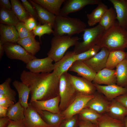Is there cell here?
<instances>
[{
    "label": "cell",
    "mask_w": 127,
    "mask_h": 127,
    "mask_svg": "<svg viewBox=\"0 0 127 127\" xmlns=\"http://www.w3.org/2000/svg\"><path fill=\"white\" fill-rule=\"evenodd\" d=\"M60 77L54 72L51 73H33L24 70L20 79L30 91V102L44 100L59 95Z\"/></svg>",
    "instance_id": "cell-1"
},
{
    "label": "cell",
    "mask_w": 127,
    "mask_h": 127,
    "mask_svg": "<svg viewBox=\"0 0 127 127\" xmlns=\"http://www.w3.org/2000/svg\"><path fill=\"white\" fill-rule=\"evenodd\" d=\"M96 45L101 48L105 47L110 51L124 50L127 48V30L116 21L112 27L105 31Z\"/></svg>",
    "instance_id": "cell-2"
},
{
    "label": "cell",
    "mask_w": 127,
    "mask_h": 127,
    "mask_svg": "<svg viewBox=\"0 0 127 127\" xmlns=\"http://www.w3.org/2000/svg\"><path fill=\"white\" fill-rule=\"evenodd\" d=\"M87 27L86 23L79 18L59 15L56 16L52 34L54 36H72L83 32Z\"/></svg>",
    "instance_id": "cell-3"
},
{
    "label": "cell",
    "mask_w": 127,
    "mask_h": 127,
    "mask_svg": "<svg viewBox=\"0 0 127 127\" xmlns=\"http://www.w3.org/2000/svg\"><path fill=\"white\" fill-rule=\"evenodd\" d=\"M79 39L78 36H54L51 40V47L47 54L48 56L55 63L57 62L64 56L69 48L76 45Z\"/></svg>",
    "instance_id": "cell-4"
},
{
    "label": "cell",
    "mask_w": 127,
    "mask_h": 127,
    "mask_svg": "<svg viewBox=\"0 0 127 127\" xmlns=\"http://www.w3.org/2000/svg\"><path fill=\"white\" fill-rule=\"evenodd\" d=\"M59 91L60 99L59 107L61 112L65 110L72 102L78 93L67 72L63 73L60 77Z\"/></svg>",
    "instance_id": "cell-5"
},
{
    "label": "cell",
    "mask_w": 127,
    "mask_h": 127,
    "mask_svg": "<svg viewBox=\"0 0 127 127\" xmlns=\"http://www.w3.org/2000/svg\"><path fill=\"white\" fill-rule=\"evenodd\" d=\"M105 31L99 24L94 27L86 28L83 32V41L78 42L74 46L73 51L77 54L91 48L97 44Z\"/></svg>",
    "instance_id": "cell-6"
},
{
    "label": "cell",
    "mask_w": 127,
    "mask_h": 127,
    "mask_svg": "<svg viewBox=\"0 0 127 127\" xmlns=\"http://www.w3.org/2000/svg\"><path fill=\"white\" fill-rule=\"evenodd\" d=\"M3 45L6 56L10 59L20 60L26 64L36 58L19 44L6 43Z\"/></svg>",
    "instance_id": "cell-7"
},
{
    "label": "cell",
    "mask_w": 127,
    "mask_h": 127,
    "mask_svg": "<svg viewBox=\"0 0 127 127\" xmlns=\"http://www.w3.org/2000/svg\"><path fill=\"white\" fill-rule=\"evenodd\" d=\"M93 96V95H87L78 93L72 102L65 110L60 113L64 119L78 114L85 108Z\"/></svg>",
    "instance_id": "cell-8"
},
{
    "label": "cell",
    "mask_w": 127,
    "mask_h": 127,
    "mask_svg": "<svg viewBox=\"0 0 127 127\" xmlns=\"http://www.w3.org/2000/svg\"><path fill=\"white\" fill-rule=\"evenodd\" d=\"M53 61L48 56L43 59L36 58L26 64V67L29 71L33 73H50L54 69Z\"/></svg>",
    "instance_id": "cell-9"
},
{
    "label": "cell",
    "mask_w": 127,
    "mask_h": 127,
    "mask_svg": "<svg viewBox=\"0 0 127 127\" xmlns=\"http://www.w3.org/2000/svg\"><path fill=\"white\" fill-rule=\"evenodd\" d=\"M101 2L99 0H66L59 15L67 16L70 13L81 10L86 5H98Z\"/></svg>",
    "instance_id": "cell-10"
},
{
    "label": "cell",
    "mask_w": 127,
    "mask_h": 127,
    "mask_svg": "<svg viewBox=\"0 0 127 127\" xmlns=\"http://www.w3.org/2000/svg\"><path fill=\"white\" fill-rule=\"evenodd\" d=\"M93 95L85 108L93 110L101 115L106 113L110 101L103 94L97 91Z\"/></svg>",
    "instance_id": "cell-11"
},
{
    "label": "cell",
    "mask_w": 127,
    "mask_h": 127,
    "mask_svg": "<svg viewBox=\"0 0 127 127\" xmlns=\"http://www.w3.org/2000/svg\"><path fill=\"white\" fill-rule=\"evenodd\" d=\"M110 51L105 47H102L100 51L91 59L84 61L96 73L106 68L107 60Z\"/></svg>",
    "instance_id": "cell-12"
},
{
    "label": "cell",
    "mask_w": 127,
    "mask_h": 127,
    "mask_svg": "<svg viewBox=\"0 0 127 127\" xmlns=\"http://www.w3.org/2000/svg\"><path fill=\"white\" fill-rule=\"evenodd\" d=\"M70 79L78 92L87 95H93L96 91L91 82L82 77L69 73Z\"/></svg>",
    "instance_id": "cell-13"
},
{
    "label": "cell",
    "mask_w": 127,
    "mask_h": 127,
    "mask_svg": "<svg viewBox=\"0 0 127 127\" xmlns=\"http://www.w3.org/2000/svg\"><path fill=\"white\" fill-rule=\"evenodd\" d=\"M24 113L25 119L24 122L26 127H50L29 104L28 108H24Z\"/></svg>",
    "instance_id": "cell-14"
},
{
    "label": "cell",
    "mask_w": 127,
    "mask_h": 127,
    "mask_svg": "<svg viewBox=\"0 0 127 127\" xmlns=\"http://www.w3.org/2000/svg\"><path fill=\"white\" fill-rule=\"evenodd\" d=\"M60 99L59 95L44 100H35L30 102L29 104L34 108L47 111L53 113H60L59 104Z\"/></svg>",
    "instance_id": "cell-15"
},
{
    "label": "cell",
    "mask_w": 127,
    "mask_h": 127,
    "mask_svg": "<svg viewBox=\"0 0 127 127\" xmlns=\"http://www.w3.org/2000/svg\"><path fill=\"white\" fill-rule=\"evenodd\" d=\"M94 84L96 91L103 94L110 101L127 93V88L119 86L116 84L107 85Z\"/></svg>",
    "instance_id": "cell-16"
},
{
    "label": "cell",
    "mask_w": 127,
    "mask_h": 127,
    "mask_svg": "<svg viewBox=\"0 0 127 127\" xmlns=\"http://www.w3.org/2000/svg\"><path fill=\"white\" fill-rule=\"evenodd\" d=\"M76 55L73 51L66 52L62 58L54 64L53 71L60 77L63 73L67 72L73 63L76 60Z\"/></svg>",
    "instance_id": "cell-17"
},
{
    "label": "cell",
    "mask_w": 127,
    "mask_h": 127,
    "mask_svg": "<svg viewBox=\"0 0 127 127\" xmlns=\"http://www.w3.org/2000/svg\"><path fill=\"white\" fill-rule=\"evenodd\" d=\"M110 1L115 9L119 24L127 30V0H110Z\"/></svg>",
    "instance_id": "cell-18"
},
{
    "label": "cell",
    "mask_w": 127,
    "mask_h": 127,
    "mask_svg": "<svg viewBox=\"0 0 127 127\" xmlns=\"http://www.w3.org/2000/svg\"><path fill=\"white\" fill-rule=\"evenodd\" d=\"M92 82L94 84L107 85L116 84L115 70L105 68L96 73Z\"/></svg>",
    "instance_id": "cell-19"
},
{
    "label": "cell",
    "mask_w": 127,
    "mask_h": 127,
    "mask_svg": "<svg viewBox=\"0 0 127 127\" xmlns=\"http://www.w3.org/2000/svg\"><path fill=\"white\" fill-rule=\"evenodd\" d=\"M68 70L76 72L78 75L91 82L96 74L84 61L78 60L73 63Z\"/></svg>",
    "instance_id": "cell-20"
},
{
    "label": "cell",
    "mask_w": 127,
    "mask_h": 127,
    "mask_svg": "<svg viewBox=\"0 0 127 127\" xmlns=\"http://www.w3.org/2000/svg\"><path fill=\"white\" fill-rule=\"evenodd\" d=\"M0 41L3 44L6 43H17L19 39L15 26L0 23Z\"/></svg>",
    "instance_id": "cell-21"
},
{
    "label": "cell",
    "mask_w": 127,
    "mask_h": 127,
    "mask_svg": "<svg viewBox=\"0 0 127 127\" xmlns=\"http://www.w3.org/2000/svg\"><path fill=\"white\" fill-rule=\"evenodd\" d=\"M28 1L36 11L37 18L40 24H50L53 29L55 25L56 16L40 5L34 2L32 0H29Z\"/></svg>",
    "instance_id": "cell-22"
},
{
    "label": "cell",
    "mask_w": 127,
    "mask_h": 127,
    "mask_svg": "<svg viewBox=\"0 0 127 127\" xmlns=\"http://www.w3.org/2000/svg\"><path fill=\"white\" fill-rule=\"evenodd\" d=\"M106 113L113 118L124 121L127 116V109L121 103L114 99L110 101Z\"/></svg>",
    "instance_id": "cell-23"
},
{
    "label": "cell",
    "mask_w": 127,
    "mask_h": 127,
    "mask_svg": "<svg viewBox=\"0 0 127 127\" xmlns=\"http://www.w3.org/2000/svg\"><path fill=\"white\" fill-rule=\"evenodd\" d=\"M33 108L50 127H59L62 122L64 120L61 113H53L47 111Z\"/></svg>",
    "instance_id": "cell-24"
},
{
    "label": "cell",
    "mask_w": 127,
    "mask_h": 127,
    "mask_svg": "<svg viewBox=\"0 0 127 127\" xmlns=\"http://www.w3.org/2000/svg\"><path fill=\"white\" fill-rule=\"evenodd\" d=\"M33 34L18 40L17 43L22 46L28 53L35 56L40 50V43L37 41Z\"/></svg>",
    "instance_id": "cell-25"
},
{
    "label": "cell",
    "mask_w": 127,
    "mask_h": 127,
    "mask_svg": "<svg viewBox=\"0 0 127 127\" xmlns=\"http://www.w3.org/2000/svg\"><path fill=\"white\" fill-rule=\"evenodd\" d=\"M12 85L18 93V102L24 108H28L29 106L28 100L30 93L28 87L22 82L17 80L14 81L12 83Z\"/></svg>",
    "instance_id": "cell-26"
},
{
    "label": "cell",
    "mask_w": 127,
    "mask_h": 127,
    "mask_svg": "<svg viewBox=\"0 0 127 127\" xmlns=\"http://www.w3.org/2000/svg\"><path fill=\"white\" fill-rule=\"evenodd\" d=\"M108 9L107 6L104 3L102 2L100 3L90 13L87 14L88 25L93 26L99 23Z\"/></svg>",
    "instance_id": "cell-27"
},
{
    "label": "cell",
    "mask_w": 127,
    "mask_h": 127,
    "mask_svg": "<svg viewBox=\"0 0 127 127\" xmlns=\"http://www.w3.org/2000/svg\"><path fill=\"white\" fill-rule=\"evenodd\" d=\"M56 16L60 15L61 5L66 0H32Z\"/></svg>",
    "instance_id": "cell-28"
},
{
    "label": "cell",
    "mask_w": 127,
    "mask_h": 127,
    "mask_svg": "<svg viewBox=\"0 0 127 127\" xmlns=\"http://www.w3.org/2000/svg\"><path fill=\"white\" fill-rule=\"evenodd\" d=\"M126 58V52L120 50L110 51L108 57L106 68L113 70Z\"/></svg>",
    "instance_id": "cell-29"
},
{
    "label": "cell",
    "mask_w": 127,
    "mask_h": 127,
    "mask_svg": "<svg viewBox=\"0 0 127 127\" xmlns=\"http://www.w3.org/2000/svg\"><path fill=\"white\" fill-rule=\"evenodd\" d=\"M116 84L127 88V59L126 58L119 64L115 70Z\"/></svg>",
    "instance_id": "cell-30"
},
{
    "label": "cell",
    "mask_w": 127,
    "mask_h": 127,
    "mask_svg": "<svg viewBox=\"0 0 127 127\" xmlns=\"http://www.w3.org/2000/svg\"><path fill=\"white\" fill-rule=\"evenodd\" d=\"M24 111V108L18 101L8 108L7 116L11 120L24 121L25 119Z\"/></svg>",
    "instance_id": "cell-31"
},
{
    "label": "cell",
    "mask_w": 127,
    "mask_h": 127,
    "mask_svg": "<svg viewBox=\"0 0 127 127\" xmlns=\"http://www.w3.org/2000/svg\"><path fill=\"white\" fill-rule=\"evenodd\" d=\"M97 125L98 127H125L124 121L113 118L106 113L101 115Z\"/></svg>",
    "instance_id": "cell-32"
},
{
    "label": "cell",
    "mask_w": 127,
    "mask_h": 127,
    "mask_svg": "<svg viewBox=\"0 0 127 127\" xmlns=\"http://www.w3.org/2000/svg\"><path fill=\"white\" fill-rule=\"evenodd\" d=\"M20 21L12 10H8L0 7V23L15 26Z\"/></svg>",
    "instance_id": "cell-33"
},
{
    "label": "cell",
    "mask_w": 127,
    "mask_h": 127,
    "mask_svg": "<svg viewBox=\"0 0 127 127\" xmlns=\"http://www.w3.org/2000/svg\"><path fill=\"white\" fill-rule=\"evenodd\" d=\"M116 19V15L115 10L112 7L108 8L105 12L99 24L107 31L115 24Z\"/></svg>",
    "instance_id": "cell-34"
},
{
    "label": "cell",
    "mask_w": 127,
    "mask_h": 127,
    "mask_svg": "<svg viewBox=\"0 0 127 127\" xmlns=\"http://www.w3.org/2000/svg\"><path fill=\"white\" fill-rule=\"evenodd\" d=\"M12 10L20 21L24 22L30 16L19 0H11Z\"/></svg>",
    "instance_id": "cell-35"
},
{
    "label": "cell",
    "mask_w": 127,
    "mask_h": 127,
    "mask_svg": "<svg viewBox=\"0 0 127 127\" xmlns=\"http://www.w3.org/2000/svg\"><path fill=\"white\" fill-rule=\"evenodd\" d=\"M78 115L79 119L89 121L96 124L102 115L93 110L86 108H83Z\"/></svg>",
    "instance_id": "cell-36"
},
{
    "label": "cell",
    "mask_w": 127,
    "mask_h": 127,
    "mask_svg": "<svg viewBox=\"0 0 127 127\" xmlns=\"http://www.w3.org/2000/svg\"><path fill=\"white\" fill-rule=\"evenodd\" d=\"M12 79L10 78H7L5 81L0 85V94L5 96L7 98L16 102L15 91L12 89L10 86Z\"/></svg>",
    "instance_id": "cell-37"
},
{
    "label": "cell",
    "mask_w": 127,
    "mask_h": 127,
    "mask_svg": "<svg viewBox=\"0 0 127 127\" xmlns=\"http://www.w3.org/2000/svg\"><path fill=\"white\" fill-rule=\"evenodd\" d=\"M100 49H101V48L96 45L86 51L76 54V60L83 61L88 60L95 56Z\"/></svg>",
    "instance_id": "cell-38"
},
{
    "label": "cell",
    "mask_w": 127,
    "mask_h": 127,
    "mask_svg": "<svg viewBox=\"0 0 127 127\" xmlns=\"http://www.w3.org/2000/svg\"><path fill=\"white\" fill-rule=\"evenodd\" d=\"M52 28V27L50 24H45L41 25L39 24L37 25L32 32L34 35L38 36L40 40L41 36L44 34H53V30Z\"/></svg>",
    "instance_id": "cell-39"
},
{
    "label": "cell",
    "mask_w": 127,
    "mask_h": 127,
    "mask_svg": "<svg viewBox=\"0 0 127 127\" xmlns=\"http://www.w3.org/2000/svg\"><path fill=\"white\" fill-rule=\"evenodd\" d=\"M17 31L19 39L31 36L33 34V32L28 30L23 22L20 21L15 26Z\"/></svg>",
    "instance_id": "cell-40"
},
{
    "label": "cell",
    "mask_w": 127,
    "mask_h": 127,
    "mask_svg": "<svg viewBox=\"0 0 127 127\" xmlns=\"http://www.w3.org/2000/svg\"><path fill=\"white\" fill-rule=\"evenodd\" d=\"M79 119L78 114L67 119L62 122L59 127H78Z\"/></svg>",
    "instance_id": "cell-41"
},
{
    "label": "cell",
    "mask_w": 127,
    "mask_h": 127,
    "mask_svg": "<svg viewBox=\"0 0 127 127\" xmlns=\"http://www.w3.org/2000/svg\"><path fill=\"white\" fill-rule=\"evenodd\" d=\"M21 1L26 10L30 16L34 18L35 19H38L37 12L35 10L34 7L29 1L27 0H21Z\"/></svg>",
    "instance_id": "cell-42"
},
{
    "label": "cell",
    "mask_w": 127,
    "mask_h": 127,
    "mask_svg": "<svg viewBox=\"0 0 127 127\" xmlns=\"http://www.w3.org/2000/svg\"><path fill=\"white\" fill-rule=\"evenodd\" d=\"M24 23L26 28L30 31L33 30L37 26L35 19L31 16L26 19Z\"/></svg>",
    "instance_id": "cell-43"
},
{
    "label": "cell",
    "mask_w": 127,
    "mask_h": 127,
    "mask_svg": "<svg viewBox=\"0 0 127 127\" xmlns=\"http://www.w3.org/2000/svg\"><path fill=\"white\" fill-rule=\"evenodd\" d=\"M14 101L8 98L0 99V106L8 108L10 107L14 104Z\"/></svg>",
    "instance_id": "cell-44"
},
{
    "label": "cell",
    "mask_w": 127,
    "mask_h": 127,
    "mask_svg": "<svg viewBox=\"0 0 127 127\" xmlns=\"http://www.w3.org/2000/svg\"><path fill=\"white\" fill-rule=\"evenodd\" d=\"M78 127H98L97 124L89 121L80 120Z\"/></svg>",
    "instance_id": "cell-45"
},
{
    "label": "cell",
    "mask_w": 127,
    "mask_h": 127,
    "mask_svg": "<svg viewBox=\"0 0 127 127\" xmlns=\"http://www.w3.org/2000/svg\"><path fill=\"white\" fill-rule=\"evenodd\" d=\"M115 99L121 103L127 109V93L118 97Z\"/></svg>",
    "instance_id": "cell-46"
},
{
    "label": "cell",
    "mask_w": 127,
    "mask_h": 127,
    "mask_svg": "<svg viewBox=\"0 0 127 127\" xmlns=\"http://www.w3.org/2000/svg\"><path fill=\"white\" fill-rule=\"evenodd\" d=\"M7 127H26L24 121H15L10 120Z\"/></svg>",
    "instance_id": "cell-47"
},
{
    "label": "cell",
    "mask_w": 127,
    "mask_h": 127,
    "mask_svg": "<svg viewBox=\"0 0 127 127\" xmlns=\"http://www.w3.org/2000/svg\"><path fill=\"white\" fill-rule=\"evenodd\" d=\"M0 7L9 10H12V5L9 0H0Z\"/></svg>",
    "instance_id": "cell-48"
},
{
    "label": "cell",
    "mask_w": 127,
    "mask_h": 127,
    "mask_svg": "<svg viewBox=\"0 0 127 127\" xmlns=\"http://www.w3.org/2000/svg\"><path fill=\"white\" fill-rule=\"evenodd\" d=\"M10 120L7 116L0 118V127H7L9 124Z\"/></svg>",
    "instance_id": "cell-49"
},
{
    "label": "cell",
    "mask_w": 127,
    "mask_h": 127,
    "mask_svg": "<svg viewBox=\"0 0 127 127\" xmlns=\"http://www.w3.org/2000/svg\"><path fill=\"white\" fill-rule=\"evenodd\" d=\"M8 108L0 106V117L3 118L7 117Z\"/></svg>",
    "instance_id": "cell-50"
},
{
    "label": "cell",
    "mask_w": 127,
    "mask_h": 127,
    "mask_svg": "<svg viewBox=\"0 0 127 127\" xmlns=\"http://www.w3.org/2000/svg\"><path fill=\"white\" fill-rule=\"evenodd\" d=\"M4 52L3 44L0 41V60H1Z\"/></svg>",
    "instance_id": "cell-51"
},
{
    "label": "cell",
    "mask_w": 127,
    "mask_h": 127,
    "mask_svg": "<svg viewBox=\"0 0 127 127\" xmlns=\"http://www.w3.org/2000/svg\"><path fill=\"white\" fill-rule=\"evenodd\" d=\"M125 127H127V116L125 118L124 120Z\"/></svg>",
    "instance_id": "cell-52"
},
{
    "label": "cell",
    "mask_w": 127,
    "mask_h": 127,
    "mask_svg": "<svg viewBox=\"0 0 127 127\" xmlns=\"http://www.w3.org/2000/svg\"><path fill=\"white\" fill-rule=\"evenodd\" d=\"M126 58L127 59V52H126Z\"/></svg>",
    "instance_id": "cell-53"
}]
</instances>
